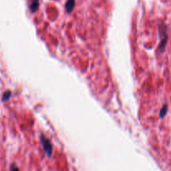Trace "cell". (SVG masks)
I'll return each mask as SVG.
<instances>
[{
  "label": "cell",
  "mask_w": 171,
  "mask_h": 171,
  "mask_svg": "<svg viewBox=\"0 0 171 171\" xmlns=\"http://www.w3.org/2000/svg\"><path fill=\"white\" fill-rule=\"evenodd\" d=\"M11 171H20V169L15 164H13L12 166H11Z\"/></svg>",
  "instance_id": "cell-7"
},
{
  "label": "cell",
  "mask_w": 171,
  "mask_h": 171,
  "mask_svg": "<svg viewBox=\"0 0 171 171\" xmlns=\"http://www.w3.org/2000/svg\"><path fill=\"white\" fill-rule=\"evenodd\" d=\"M40 141H41L43 149H44V150H45V154H47L48 157L51 156L52 151H53V148H52V144H51L50 140H49L46 137L44 136V135H41V137H40Z\"/></svg>",
  "instance_id": "cell-2"
},
{
  "label": "cell",
  "mask_w": 171,
  "mask_h": 171,
  "mask_svg": "<svg viewBox=\"0 0 171 171\" xmlns=\"http://www.w3.org/2000/svg\"><path fill=\"white\" fill-rule=\"evenodd\" d=\"M167 110H168V105L167 104H164V106H163V108L161 109V110H160V118H164V116H165V115H166L167 113Z\"/></svg>",
  "instance_id": "cell-5"
},
{
  "label": "cell",
  "mask_w": 171,
  "mask_h": 171,
  "mask_svg": "<svg viewBox=\"0 0 171 171\" xmlns=\"http://www.w3.org/2000/svg\"><path fill=\"white\" fill-rule=\"evenodd\" d=\"M40 6V0H31L30 4V10L31 13H35Z\"/></svg>",
  "instance_id": "cell-3"
},
{
  "label": "cell",
  "mask_w": 171,
  "mask_h": 171,
  "mask_svg": "<svg viewBox=\"0 0 171 171\" xmlns=\"http://www.w3.org/2000/svg\"><path fill=\"white\" fill-rule=\"evenodd\" d=\"M75 4H76V0H67L66 3V9L68 13H71L73 11Z\"/></svg>",
  "instance_id": "cell-4"
},
{
  "label": "cell",
  "mask_w": 171,
  "mask_h": 171,
  "mask_svg": "<svg viewBox=\"0 0 171 171\" xmlns=\"http://www.w3.org/2000/svg\"><path fill=\"white\" fill-rule=\"evenodd\" d=\"M159 35H160V44H159V51L164 52L165 49V45L167 43V39H168V35H167V28L164 24L159 25Z\"/></svg>",
  "instance_id": "cell-1"
},
{
  "label": "cell",
  "mask_w": 171,
  "mask_h": 171,
  "mask_svg": "<svg viewBox=\"0 0 171 171\" xmlns=\"http://www.w3.org/2000/svg\"><path fill=\"white\" fill-rule=\"evenodd\" d=\"M10 96H11V93H10L9 91H7V92H5V93L3 94V101L8 100V99H9Z\"/></svg>",
  "instance_id": "cell-6"
}]
</instances>
